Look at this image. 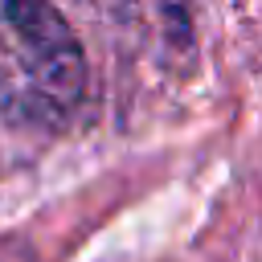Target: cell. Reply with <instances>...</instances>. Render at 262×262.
<instances>
[{
    "mask_svg": "<svg viewBox=\"0 0 262 262\" xmlns=\"http://www.w3.org/2000/svg\"><path fill=\"white\" fill-rule=\"evenodd\" d=\"M86 94V53L49 0H4L0 106L37 123H61Z\"/></svg>",
    "mask_w": 262,
    "mask_h": 262,
    "instance_id": "1",
    "label": "cell"
}]
</instances>
